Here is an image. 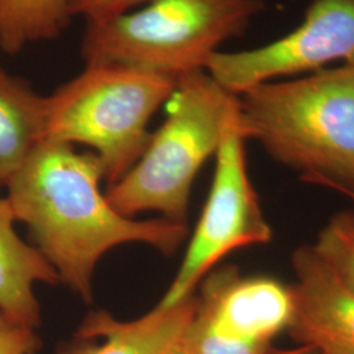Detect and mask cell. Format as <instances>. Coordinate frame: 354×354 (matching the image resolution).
<instances>
[{"instance_id": "6da1fadb", "label": "cell", "mask_w": 354, "mask_h": 354, "mask_svg": "<svg viewBox=\"0 0 354 354\" xmlns=\"http://www.w3.org/2000/svg\"><path fill=\"white\" fill-rule=\"evenodd\" d=\"M104 169L93 152L44 140L11 177L7 201L61 283L86 302L93 297V273L102 256L117 245L142 243L165 254L185 241V223L136 221L114 210L100 192Z\"/></svg>"}, {"instance_id": "7a4b0ae2", "label": "cell", "mask_w": 354, "mask_h": 354, "mask_svg": "<svg viewBox=\"0 0 354 354\" xmlns=\"http://www.w3.org/2000/svg\"><path fill=\"white\" fill-rule=\"evenodd\" d=\"M245 140L302 181L354 193V67L266 82L238 95Z\"/></svg>"}, {"instance_id": "3957f363", "label": "cell", "mask_w": 354, "mask_h": 354, "mask_svg": "<svg viewBox=\"0 0 354 354\" xmlns=\"http://www.w3.org/2000/svg\"><path fill=\"white\" fill-rule=\"evenodd\" d=\"M238 115V96L205 70L181 76L167 102L165 124L151 134L138 162L111 185L106 200L129 218L158 212L187 225L193 181Z\"/></svg>"}, {"instance_id": "277c9868", "label": "cell", "mask_w": 354, "mask_h": 354, "mask_svg": "<svg viewBox=\"0 0 354 354\" xmlns=\"http://www.w3.org/2000/svg\"><path fill=\"white\" fill-rule=\"evenodd\" d=\"M263 0H153L145 8L88 24L87 64H115L180 79L203 71L228 38L241 35Z\"/></svg>"}, {"instance_id": "5b68a950", "label": "cell", "mask_w": 354, "mask_h": 354, "mask_svg": "<svg viewBox=\"0 0 354 354\" xmlns=\"http://www.w3.org/2000/svg\"><path fill=\"white\" fill-rule=\"evenodd\" d=\"M177 82L127 66L87 64L46 97L45 140L89 146L112 185L146 150L149 122Z\"/></svg>"}, {"instance_id": "8992f818", "label": "cell", "mask_w": 354, "mask_h": 354, "mask_svg": "<svg viewBox=\"0 0 354 354\" xmlns=\"http://www.w3.org/2000/svg\"><path fill=\"white\" fill-rule=\"evenodd\" d=\"M244 142L238 115L215 153L213 184L203 214L176 277L159 304L172 306L193 295L228 253L273 239V230L248 176Z\"/></svg>"}, {"instance_id": "52a82bcc", "label": "cell", "mask_w": 354, "mask_h": 354, "mask_svg": "<svg viewBox=\"0 0 354 354\" xmlns=\"http://www.w3.org/2000/svg\"><path fill=\"white\" fill-rule=\"evenodd\" d=\"M335 61L354 67V0H311L304 21L289 35L251 50L216 51L205 71L238 96L257 84Z\"/></svg>"}, {"instance_id": "ba28073f", "label": "cell", "mask_w": 354, "mask_h": 354, "mask_svg": "<svg viewBox=\"0 0 354 354\" xmlns=\"http://www.w3.org/2000/svg\"><path fill=\"white\" fill-rule=\"evenodd\" d=\"M197 297L196 317L236 342L272 346L290 324V286L270 277H241L236 268H223L203 279Z\"/></svg>"}, {"instance_id": "9c48e42d", "label": "cell", "mask_w": 354, "mask_h": 354, "mask_svg": "<svg viewBox=\"0 0 354 354\" xmlns=\"http://www.w3.org/2000/svg\"><path fill=\"white\" fill-rule=\"evenodd\" d=\"M292 315L288 332L320 354H354V291L313 244L291 254Z\"/></svg>"}, {"instance_id": "30bf717a", "label": "cell", "mask_w": 354, "mask_h": 354, "mask_svg": "<svg viewBox=\"0 0 354 354\" xmlns=\"http://www.w3.org/2000/svg\"><path fill=\"white\" fill-rule=\"evenodd\" d=\"M198 307L196 294L172 306L158 304L149 314L120 322L108 313H93L77 329L82 342L58 354H167L180 342Z\"/></svg>"}, {"instance_id": "8fae6325", "label": "cell", "mask_w": 354, "mask_h": 354, "mask_svg": "<svg viewBox=\"0 0 354 354\" xmlns=\"http://www.w3.org/2000/svg\"><path fill=\"white\" fill-rule=\"evenodd\" d=\"M15 222L7 198H0V311L36 329L41 323V308L35 285H57L61 279L37 247L19 236Z\"/></svg>"}, {"instance_id": "7c38bea8", "label": "cell", "mask_w": 354, "mask_h": 354, "mask_svg": "<svg viewBox=\"0 0 354 354\" xmlns=\"http://www.w3.org/2000/svg\"><path fill=\"white\" fill-rule=\"evenodd\" d=\"M46 97L0 67V187L45 140Z\"/></svg>"}, {"instance_id": "4fadbf2b", "label": "cell", "mask_w": 354, "mask_h": 354, "mask_svg": "<svg viewBox=\"0 0 354 354\" xmlns=\"http://www.w3.org/2000/svg\"><path fill=\"white\" fill-rule=\"evenodd\" d=\"M71 16L70 0H0V46L15 54L55 38Z\"/></svg>"}, {"instance_id": "5bb4252c", "label": "cell", "mask_w": 354, "mask_h": 354, "mask_svg": "<svg viewBox=\"0 0 354 354\" xmlns=\"http://www.w3.org/2000/svg\"><path fill=\"white\" fill-rule=\"evenodd\" d=\"M313 245L320 257L354 291V210L332 215Z\"/></svg>"}, {"instance_id": "9a60e30c", "label": "cell", "mask_w": 354, "mask_h": 354, "mask_svg": "<svg viewBox=\"0 0 354 354\" xmlns=\"http://www.w3.org/2000/svg\"><path fill=\"white\" fill-rule=\"evenodd\" d=\"M180 345L188 354H268L273 349L225 337L203 324L196 315L181 336Z\"/></svg>"}, {"instance_id": "2e32d148", "label": "cell", "mask_w": 354, "mask_h": 354, "mask_svg": "<svg viewBox=\"0 0 354 354\" xmlns=\"http://www.w3.org/2000/svg\"><path fill=\"white\" fill-rule=\"evenodd\" d=\"M41 346L36 329L20 324L0 311V354H36Z\"/></svg>"}, {"instance_id": "e0dca14e", "label": "cell", "mask_w": 354, "mask_h": 354, "mask_svg": "<svg viewBox=\"0 0 354 354\" xmlns=\"http://www.w3.org/2000/svg\"><path fill=\"white\" fill-rule=\"evenodd\" d=\"M153 0H70L71 15L86 17L88 24H99L120 15L130 12V8L149 4Z\"/></svg>"}, {"instance_id": "ac0fdd59", "label": "cell", "mask_w": 354, "mask_h": 354, "mask_svg": "<svg viewBox=\"0 0 354 354\" xmlns=\"http://www.w3.org/2000/svg\"><path fill=\"white\" fill-rule=\"evenodd\" d=\"M268 354H320L315 349L306 346V345H298L297 348H290V349H272Z\"/></svg>"}, {"instance_id": "d6986e66", "label": "cell", "mask_w": 354, "mask_h": 354, "mask_svg": "<svg viewBox=\"0 0 354 354\" xmlns=\"http://www.w3.org/2000/svg\"><path fill=\"white\" fill-rule=\"evenodd\" d=\"M167 354H188L184 349H183V346L180 345V342H177L176 345L168 352Z\"/></svg>"}, {"instance_id": "ffe728a7", "label": "cell", "mask_w": 354, "mask_h": 354, "mask_svg": "<svg viewBox=\"0 0 354 354\" xmlns=\"http://www.w3.org/2000/svg\"><path fill=\"white\" fill-rule=\"evenodd\" d=\"M346 197H349V198L352 200V203H354V193H349V194H346Z\"/></svg>"}]
</instances>
